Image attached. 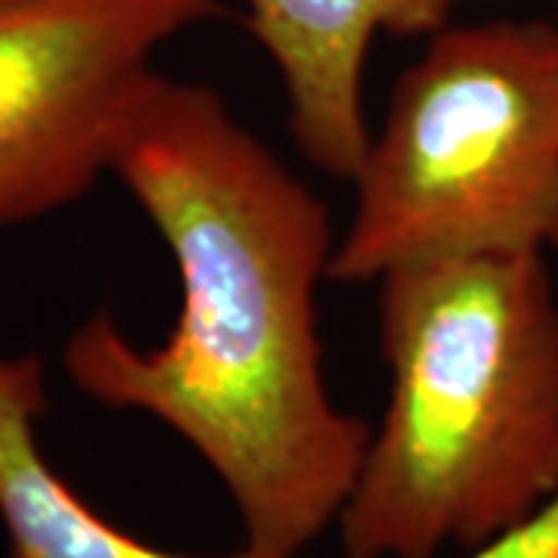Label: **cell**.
Returning a JSON list of instances; mask_svg holds the SVG:
<instances>
[{"instance_id":"5b68a950","label":"cell","mask_w":558,"mask_h":558,"mask_svg":"<svg viewBox=\"0 0 558 558\" xmlns=\"http://www.w3.org/2000/svg\"><path fill=\"white\" fill-rule=\"evenodd\" d=\"M248 35L267 50L289 97V131L304 159L357 178L373 131L363 65L376 35H435L457 0H242Z\"/></svg>"},{"instance_id":"ba28073f","label":"cell","mask_w":558,"mask_h":558,"mask_svg":"<svg viewBox=\"0 0 558 558\" xmlns=\"http://www.w3.org/2000/svg\"><path fill=\"white\" fill-rule=\"evenodd\" d=\"M549 248H556L558 252V215H556V223H553V233H549Z\"/></svg>"},{"instance_id":"6da1fadb","label":"cell","mask_w":558,"mask_h":558,"mask_svg":"<svg viewBox=\"0 0 558 558\" xmlns=\"http://www.w3.org/2000/svg\"><path fill=\"white\" fill-rule=\"evenodd\" d=\"M112 174L174 255L180 314L168 339L140 348L97 311L62 348L65 376L102 407L165 422L218 475L245 543L299 558L339 521L373 438L323 376L329 208L211 87L168 75Z\"/></svg>"},{"instance_id":"8992f818","label":"cell","mask_w":558,"mask_h":558,"mask_svg":"<svg viewBox=\"0 0 558 558\" xmlns=\"http://www.w3.org/2000/svg\"><path fill=\"white\" fill-rule=\"evenodd\" d=\"M44 413V360L0 354V524L7 558H292L248 543L230 556H183L109 524L44 457L38 440Z\"/></svg>"},{"instance_id":"277c9868","label":"cell","mask_w":558,"mask_h":558,"mask_svg":"<svg viewBox=\"0 0 558 558\" xmlns=\"http://www.w3.org/2000/svg\"><path fill=\"white\" fill-rule=\"evenodd\" d=\"M220 0H0V230L112 174L156 50Z\"/></svg>"},{"instance_id":"7a4b0ae2","label":"cell","mask_w":558,"mask_h":558,"mask_svg":"<svg viewBox=\"0 0 558 558\" xmlns=\"http://www.w3.org/2000/svg\"><path fill=\"white\" fill-rule=\"evenodd\" d=\"M391 391L339 515L344 558L469 553L558 490V295L543 252L379 277Z\"/></svg>"},{"instance_id":"3957f363","label":"cell","mask_w":558,"mask_h":558,"mask_svg":"<svg viewBox=\"0 0 558 558\" xmlns=\"http://www.w3.org/2000/svg\"><path fill=\"white\" fill-rule=\"evenodd\" d=\"M336 242V282L546 252L558 215V25H444L395 84Z\"/></svg>"},{"instance_id":"52a82bcc","label":"cell","mask_w":558,"mask_h":558,"mask_svg":"<svg viewBox=\"0 0 558 558\" xmlns=\"http://www.w3.org/2000/svg\"><path fill=\"white\" fill-rule=\"evenodd\" d=\"M465 558H558V490L531 515L469 549Z\"/></svg>"}]
</instances>
